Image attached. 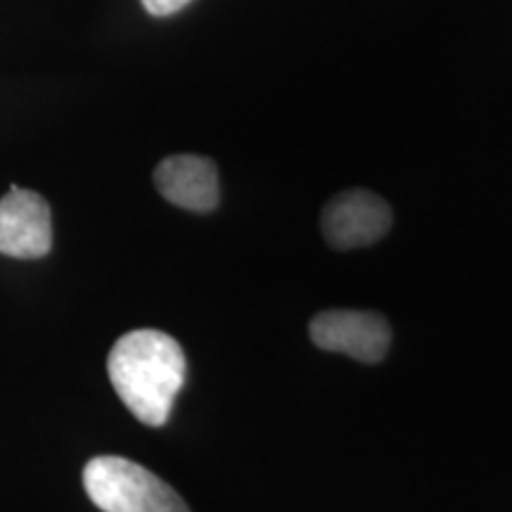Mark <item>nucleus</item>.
Segmentation results:
<instances>
[{
	"label": "nucleus",
	"instance_id": "obj_6",
	"mask_svg": "<svg viewBox=\"0 0 512 512\" xmlns=\"http://www.w3.org/2000/svg\"><path fill=\"white\" fill-rule=\"evenodd\" d=\"M155 188L166 202L188 211H214L219 207L221 188L216 164L200 155H174L157 164L152 174Z\"/></svg>",
	"mask_w": 512,
	"mask_h": 512
},
{
	"label": "nucleus",
	"instance_id": "obj_3",
	"mask_svg": "<svg viewBox=\"0 0 512 512\" xmlns=\"http://www.w3.org/2000/svg\"><path fill=\"white\" fill-rule=\"evenodd\" d=\"M320 228L325 240L342 252L370 247L392 228V209L370 190H344L325 204Z\"/></svg>",
	"mask_w": 512,
	"mask_h": 512
},
{
	"label": "nucleus",
	"instance_id": "obj_1",
	"mask_svg": "<svg viewBox=\"0 0 512 512\" xmlns=\"http://www.w3.org/2000/svg\"><path fill=\"white\" fill-rule=\"evenodd\" d=\"M107 375L124 406L143 425L162 427L188 375L183 347L162 330H133L114 342Z\"/></svg>",
	"mask_w": 512,
	"mask_h": 512
},
{
	"label": "nucleus",
	"instance_id": "obj_7",
	"mask_svg": "<svg viewBox=\"0 0 512 512\" xmlns=\"http://www.w3.org/2000/svg\"><path fill=\"white\" fill-rule=\"evenodd\" d=\"M143 8L150 12L152 17H169L181 12L185 5H190L192 0H140Z\"/></svg>",
	"mask_w": 512,
	"mask_h": 512
},
{
	"label": "nucleus",
	"instance_id": "obj_5",
	"mask_svg": "<svg viewBox=\"0 0 512 512\" xmlns=\"http://www.w3.org/2000/svg\"><path fill=\"white\" fill-rule=\"evenodd\" d=\"M53 247L50 204L34 190L10 185L0 200V254L12 259H41Z\"/></svg>",
	"mask_w": 512,
	"mask_h": 512
},
{
	"label": "nucleus",
	"instance_id": "obj_4",
	"mask_svg": "<svg viewBox=\"0 0 512 512\" xmlns=\"http://www.w3.org/2000/svg\"><path fill=\"white\" fill-rule=\"evenodd\" d=\"M309 332L316 347L363 363H380L392 347L389 323L370 311H323L311 320Z\"/></svg>",
	"mask_w": 512,
	"mask_h": 512
},
{
	"label": "nucleus",
	"instance_id": "obj_2",
	"mask_svg": "<svg viewBox=\"0 0 512 512\" xmlns=\"http://www.w3.org/2000/svg\"><path fill=\"white\" fill-rule=\"evenodd\" d=\"M83 486L102 512H190L181 496L147 467L119 456H98L83 467Z\"/></svg>",
	"mask_w": 512,
	"mask_h": 512
}]
</instances>
